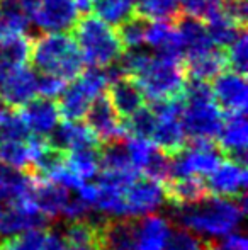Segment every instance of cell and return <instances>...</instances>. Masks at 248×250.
<instances>
[{"instance_id": "836d02e7", "label": "cell", "mask_w": 248, "mask_h": 250, "mask_svg": "<svg viewBox=\"0 0 248 250\" xmlns=\"http://www.w3.org/2000/svg\"><path fill=\"white\" fill-rule=\"evenodd\" d=\"M226 65L231 66V70L247 75L248 70V38H247V31L243 29L238 34L235 41L226 48Z\"/></svg>"}, {"instance_id": "cb8c5ba5", "label": "cell", "mask_w": 248, "mask_h": 250, "mask_svg": "<svg viewBox=\"0 0 248 250\" xmlns=\"http://www.w3.org/2000/svg\"><path fill=\"white\" fill-rule=\"evenodd\" d=\"M226 66V56L219 48L202 53V55L192 56L184 60V68H186L187 80H201L208 82L212 80L218 73H221Z\"/></svg>"}, {"instance_id": "74e56055", "label": "cell", "mask_w": 248, "mask_h": 250, "mask_svg": "<svg viewBox=\"0 0 248 250\" xmlns=\"http://www.w3.org/2000/svg\"><path fill=\"white\" fill-rule=\"evenodd\" d=\"M92 7H94V0H76V9H78L80 16L90 14Z\"/></svg>"}, {"instance_id": "603a6c76", "label": "cell", "mask_w": 248, "mask_h": 250, "mask_svg": "<svg viewBox=\"0 0 248 250\" xmlns=\"http://www.w3.org/2000/svg\"><path fill=\"white\" fill-rule=\"evenodd\" d=\"M33 199L39 211L48 218L53 220L57 216H61V211L65 204L68 203V189L55 184V182L44 181V179L34 177L33 188Z\"/></svg>"}, {"instance_id": "484cf974", "label": "cell", "mask_w": 248, "mask_h": 250, "mask_svg": "<svg viewBox=\"0 0 248 250\" xmlns=\"http://www.w3.org/2000/svg\"><path fill=\"white\" fill-rule=\"evenodd\" d=\"M65 164L82 181L94 179L100 172V148H82L66 151Z\"/></svg>"}, {"instance_id": "4fadbf2b", "label": "cell", "mask_w": 248, "mask_h": 250, "mask_svg": "<svg viewBox=\"0 0 248 250\" xmlns=\"http://www.w3.org/2000/svg\"><path fill=\"white\" fill-rule=\"evenodd\" d=\"M124 218L146 216L155 213L163 203L162 184L145 175H138L131 184L126 186L123 192Z\"/></svg>"}, {"instance_id": "d6a6232c", "label": "cell", "mask_w": 248, "mask_h": 250, "mask_svg": "<svg viewBox=\"0 0 248 250\" xmlns=\"http://www.w3.org/2000/svg\"><path fill=\"white\" fill-rule=\"evenodd\" d=\"M126 151H128V157L131 160V165L136 170L141 174L143 168L146 167V164L150 162V158L155 155V145H153L150 140H143V138H126Z\"/></svg>"}, {"instance_id": "5b68a950", "label": "cell", "mask_w": 248, "mask_h": 250, "mask_svg": "<svg viewBox=\"0 0 248 250\" xmlns=\"http://www.w3.org/2000/svg\"><path fill=\"white\" fill-rule=\"evenodd\" d=\"M131 79L138 83L145 99L152 102L180 97L187 83L184 62L156 55L150 56L145 66Z\"/></svg>"}, {"instance_id": "6da1fadb", "label": "cell", "mask_w": 248, "mask_h": 250, "mask_svg": "<svg viewBox=\"0 0 248 250\" xmlns=\"http://www.w3.org/2000/svg\"><path fill=\"white\" fill-rule=\"evenodd\" d=\"M247 211V198L236 199L208 196L197 203L175 208V220L182 228L197 233L199 237L216 240L235 231Z\"/></svg>"}, {"instance_id": "30bf717a", "label": "cell", "mask_w": 248, "mask_h": 250, "mask_svg": "<svg viewBox=\"0 0 248 250\" xmlns=\"http://www.w3.org/2000/svg\"><path fill=\"white\" fill-rule=\"evenodd\" d=\"M247 182L248 174L245 162L235 160V158H223L218 167L208 175L206 188L211 196L236 199L240 196H245Z\"/></svg>"}, {"instance_id": "8fae6325", "label": "cell", "mask_w": 248, "mask_h": 250, "mask_svg": "<svg viewBox=\"0 0 248 250\" xmlns=\"http://www.w3.org/2000/svg\"><path fill=\"white\" fill-rule=\"evenodd\" d=\"M80 19L76 0H38L33 22L43 33H66Z\"/></svg>"}, {"instance_id": "7402d4cb", "label": "cell", "mask_w": 248, "mask_h": 250, "mask_svg": "<svg viewBox=\"0 0 248 250\" xmlns=\"http://www.w3.org/2000/svg\"><path fill=\"white\" fill-rule=\"evenodd\" d=\"M170 223L158 214H146L138 221L136 250H165L170 237Z\"/></svg>"}, {"instance_id": "3957f363", "label": "cell", "mask_w": 248, "mask_h": 250, "mask_svg": "<svg viewBox=\"0 0 248 250\" xmlns=\"http://www.w3.org/2000/svg\"><path fill=\"white\" fill-rule=\"evenodd\" d=\"M180 121L191 140H216L225 114L212 99L211 85L201 80H187L184 87V109Z\"/></svg>"}, {"instance_id": "ffe728a7", "label": "cell", "mask_w": 248, "mask_h": 250, "mask_svg": "<svg viewBox=\"0 0 248 250\" xmlns=\"http://www.w3.org/2000/svg\"><path fill=\"white\" fill-rule=\"evenodd\" d=\"M175 27L180 34V40H182L184 60L202 55V53H208L216 48L202 21L184 16L177 19Z\"/></svg>"}, {"instance_id": "44dd1931", "label": "cell", "mask_w": 248, "mask_h": 250, "mask_svg": "<svg viewBox=\"0 0 248 250\" xmlns=\"http://www.w3.org/2000/svg\"><path fill=\"white\" fill-rule=\"evenodd\" d=\"M138 221L133 218L104 220L102 250H136Z\"/></svg>"}, {"instance_id": "d590c367", "label": "cell", "mask_w": 248, "mask_h": 250, "mask_svg": "<svg viewBox=\"0 0 248 250\" xmlns=\"http://www.w3.org/2000/svg\"><path fill=\"white\" fill-rule=\"evenodd\" d=\"M208 250H248V242L243 233L231 231L229 235L223 237V240H209Z\"/></svg>"}, {"instance_id": "f35d334b", "label": "cell", "mask_w": 248, "mask_h": 250, "mask_svg": "<svg viewBox=\"0 0 248 250\" xmlns=\"http://www.w3.org/2000/svg\"><path fill=\"white\" fill-rule=\"evenodd\" d=\"M9 33V26H7V21H5V14H3L2 10V5H0V41L3 40V38L7 36Z\"/></svg>"}, {"instance_id": "f546056e", "label": "cell", "mask_w": 248, "mask_h": 250, "mask_svg": "<svg viewBox=\"0 0 248 250\" xmlns=\"http://www.w3.org/2000/svg\"><path fill=\"white\" fill-rule=\"evenodd\" d=\"M146 26H148V21L136 16V14L133 17H129L128 21H124L123 24H119L117 36H119L124 50H129V48H141L143 44H145Z\"/></svg>"}, {"instance_id": "9a60e30c", "label": "cell", "mask_w": 248, "mask_h": 250, "mask_svg": "<svg viewBox=\"0 0 248 250\" xmlns=\"http://www.w3.org/2000/svg\"><path fill=\"white\" fill-rule=\"evenodd\" d=\"M145 44H148L156 56L184 62V46L180 34L170 21L148 22L145 34Z\"/></svg>"}, {"instance_id": "52a82bcc", "label": "cell", "mask_w": 248, "mask_h": 250, "mask_svg": "<svg viewBox=\"0 0 248 250\" xmlns=\"http://www.w3.org/2000/svg\"><path fill=\"white\" fill-rule=\"evenodd\" d=\"M223 158L225 155L212 140H192L191 145L170 158V175L208 177Z\"/></svg>"}, {"instance_id": "8992f818", "label": "cell", "mask_w": 248, "mask_h": 250, "mask_svg": "<svg viewBox=\"0 0 248 250\" xmlns=\"http://www.w3.org/2000/svg\"><path fill=\"white\" fill-rule=\"evenodd\" d=\"M109 85V79L104 68L90 66L89 70L82 72L72 85H68L60 97H58V112L65 121H82L89 111L90 104L95 97L106 92Z\"/></svg>"}, {"instance_id": "ba28073f", "label": "cell", "mask_w": 248, "mask_h": 250, "mask_svg": "<svg viewBox=\"0 0 248 250\" xmlns=\"http://www.w3.org/2000/svg\"><path fill=\"white\" fill-rule=\"evenodd\" d=\"M211 85L212 99L223 114H245L248 104V87L245 75L235 70H223Z\"/></svg>"}, {"instance_id": "e0dca14e", "label": "cell", "mask_w": 248, "mask_h": 250, "mask_svg": "<svg viewBox=\"0 0 248 250\" xmlns=\"http://www.w3.org/2000/svg\"><path fill=\"white\" fill-rule=\"evenodd\" d=\"M162 189L163 199L173 208L187 206L211 196L202 177H192V175H182V177L170 175L162 184Z\"/></svg>"}, {"instance_id": "277c9868", "label": "cell", "mask_w": 248, "mask_h": 250, "mask_svg": "<svg viewBox=\"0 0 248 250\" xmlns=\"http://www.w3.org/2000/svg\"><path fill=\"white\" fill-rule=\"evenodd\" d=\"M73 34L83 63L95 68H106L116 63L124 51L117 31L97 16L85 14L80 17Z\"/></svg>"}, {"instance_id": "d4e9b609", "label": "cell", "mask_w": 248, "mask_h": 250, "mask_svg": "<svg viewBox=\"0 0 248 250\" xmlns=\"http://www.w3.org/2000/svg\"><path fill=\"white\" fill-rule=\"evenodd\" d=\"M31 58V38L26 33H10L0 41V66L3 70L24 66Z\"/></svg>"}, {"instance_id": "7c38bea8", "label": "cell", "mask_w": 248, "mask_h": 250, "mask_svg": "<svg viewBox=\"0 0 248 250\" xmlns=\"http://www.w3.org/2000/svg\"><path fill=\"white\" fill-rule=\"evenodd\" d=\"M87 126L92 129L100 140V143L123 142L128 138L124 121L117 116L106 92L92 101L89 111L85 114Z\"/></svg>"}, {"instance_id": "ac0fdd59", "label": "cell", "mask_w": 248, "mask_h": 250, "mask_svg": "<svg viewBox=\"0 0 248 250\" xmlns=\"http://www.w3.org/2000/svg\"><path fill=\"white\" fill-rule=\"evenodd\" d=\"M106 96L109 97L113 107L116 109L117 116L121 119H128L129 116L134 114L138 109L145 105V96L138 83L131 77H119L114 82H111L106 89Z\"/></svg>"}, {"instance_id": "ab89813d", "label": "cell", "mask_w": 248, "mask_h": 250, "mask_svg": "<svg viewBox=\"0 0 248 250\" xmlns=\"http://www.w3.org/2000/svg\"><path fill=\"white\" fill-rule=\"evenodd\" d=\"M3 209H5V204H3L2 201H0V214L3 213Z\"/></svg>"}, {"instance_id": "f1b7e54d", "label": "cell", "mask_w": 248, "mask_h": 250, "mask_svg": "<svg viewBox=\"0 0 248 250\" xmlns=\"http://www.w3.org/2000/svg\"><path fill=\"white\" fill-rule=\"evenodd\" d=\"M136 14L146 21H173L179 16V0H136Z\"/></svg>"}, {"instance_id": "9c48e42d", "label": "cell", "mask_w": 248, "mask_h": 250, "mask_svg": "<svg viewBox=\"0 0 248 250\" xmlns=\"http://www.w3.org/2000/svg\"><path fill=\"white\" fill-rule=\"evenodd\" d=\"M38 96V77L27 65L16 66L3 73L0 80V101L10 111H19L22 105Z\"/></svg>"}, {"instance_id": "1f68e13d", "label": "cell", "mask_w": 248, "mask_h": 250, "mask_svg": "<svg viewBox=\"0 0 248 250\" xmlns=\"http://www.w3.org/2000/svg\"><path fill=\"white\" fill-rule=\"evenodd\" d=\"M209 240L199 237L197 233L187 230V228H177L170 231V237L167 240L165 250H208Z\"/></svg>"}, {"instance_id": "4dcf8cb0", "label": "cell", "mask_w": 248, "mask_h": 250, "mask_svg": "<svg viewBox=\"0 0 248 250\" xmlns=\"http://www.w3.org/2000/svg\"><path fill=\"white\" fill-rule=\"evenodd\" d=\"M179 10L186 17L208 22L223 12V0H179Z\"/></svg>"}, {"instance_id": "4316f807", "label": "cell", "mask_w": 248, "mask_h": 250, "mask_svg": "<svg viewBox=\"0 0 248 250\" xmlns=\"http://www.w3.org/2000/svg\"><path fill=\"white\" fill-rule=\"evenodd\" d=\"M92 10L109 26H119L136 14V0H94Z\"/></svg>"}, {"instance_id": "5bb4252c", "label": "cell", "mask_w": 248, "mask_h": 250, "mask_svg": "<svg viewBox=\"0 0 248 250\" xmlns=\"http://www.w3.org/2000/svg\"><path fill=\"white\" fill-rule=\"evenodd\" d=\"M16 112L19 114L20 121L24 123L29 135L41 136V138L51 135L60 121L57 102L44 99V97H38V99L34 97L33 101H29Z\"/></svg>"}, {"instance_id": "8d00e7d4", "label": "cell", "mask_w": 248, "mask_h": 250, "mask_svg": "<svg viewBox=\"0 0 248 250\" xmlns=\"http://www.w3.org/2000/svg\"><path fill=\"white\" fill-rule=\"evenodd\" d=\"M17 3L20 5V9L27 14L29 19H33V14L36 10V5H38V0H16Z\"/></svg>"}, {"instance_id": "d6986e66", "label": "cell", "mask_w": 248, "mask_h": 250, "mask_svg": "<svg viewBox=\"0 0 248 250\" xmlns=\"http://www.w3.org/2000/svg\"><path fill=\"white\" fill-rule=\"evenodd\" d=\"M51 145L57 148L66 151L82 150V148H100V140L87 125H82L80 121H65L58 129L51 133L48 138Z\"/></svg>"}, {"instance_id": "2e32d148", "label": "cell", "mask_w": 248, "mask_h": 250, "mask_svg": "<svg viewBox=\"0 0 248 250\" xmlns=\"http://www.w3.org/2000/svg\"><path fill=\"white\" fill-rule=\"evenodd\" d=\"M218 148L228 158L245 162L248 145V125L245 114H228L218 135Z\"/></svg>"}, {"instance_id": "83f0119b", "label": "cell", "mask_w": 248, "mask_h": 250, "mask_svg": "<svg viewBox=\"0 0 248 250\" xmlns=\"http://www.w3.org/2000/svg\"><path fill=\"white\" fill-rule=\"evenodd\" d=\"M204 24L216 48H228L238 38V34L245 29L233 19H229L225 12H219L218 16H214Z\"/></svg>"}, {"instance_id": "7a4b0ae2", "label": "cell", "mask_w": 248, "mask_h": 250, "mask_svg": "<svg viewBox=\"0 0 248 250\" xmlns=\"http://www.w3.org/2000/svg\"><path fill=\"white\" fill-rule=\"evenodd\" d=\"M29 62L41 73L75 80L83 72V60L76 43L66 33H43L31 40Z\"/></svg>"}, {"instance_id": "e575fe53", "label": "cell", "mask_w": 248, "mask_h": 250, "mask_svg": "<svg viewBox=\"0 0 248 250\" xmlns=\"http://www.w3.org/2000/svg\"><path fill=\"white\" fill-rule=\"evenodd\" d=\"M65 89L66 80L60 79V77L46 75V73H41V77H38V94H39V97L55 101L61 96Z\"/></svg>"}]
</instances>
